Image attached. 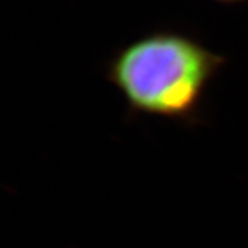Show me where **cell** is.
I'll return each mask as SVG.
<instances>
[{"instance_id": "1", "label": "cell", "mask_w": 248, "mask_h": 248, "mask_svg": "<svg viewBox=\"0 0 248 248\" xmlns=\"http://www.w3.org/2000/svg\"><path fill=\"white\" fill-rule=\"evenodd\" d=\"M228 60L193 36L156 29L117 50L107 79L133 115L199 124L205 93Z\"/></svg>"}, {"instance_id": "2", "label": "cell", "mask_w": 248, "mask_h": 248, "mask_svg": "<svg viewBox=\"0 0 248 248\" xmlns=\"http://www.w3.org/2000/svg\"><path fill=\"white\" fill-rule=\"evenodd\" d=\"M217 3H221V4H239V3H244L248 0H214Z\"/></svg>"}]
</instances>
